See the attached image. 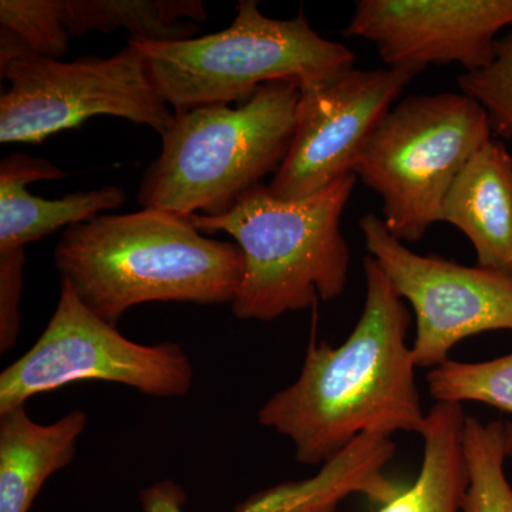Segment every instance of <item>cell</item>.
<instances>
[{
  "mask_svg": "<svg viewBox=\"0 0 512 512\" xmlns=\"http://www.w3.org/2000/svg\"><path fill=\"white\" fill-rule=\"evenodd\" d=\"M363 271L365 306L348 339L312 342L298 379L258 410L303 466H323L362 434H421L426 423L407 345L412 313L376 259L367 255Z\"/></svg>",
  "mask_w": 512,
  "mask_h": 512,
  "instance_id": "cell-1",
  "label": "cell"
},
{
  "mask_svg": "<svg viewBox=\"0 0 512 512\" xmlns=\"http://www.w3.org/2000/svg\"><path fill=\"white\" fill-rule=\"evenodd\" d=\"M53 256L62 281L114 326L144 303L232 305L244 276L237 244L205 237L190 217L158 208L64 229Z\"/></svg>",
  "mask_w": 512,
  "mask_h": 512,
  "instance_id": "cell-2",
  "label": "cell"
},
{
  "mask_svg": "<svg viewBox=\"0 0 512 512\" xmlns=\"http://www.w3.org/2000/svg\"><path fill=\"white\" fill-rule=\"evenodd\" d=\"M356 181L355 174L343 175L295 201L278 200L259 184L227 214L191 215L198 231L231 235L244 255V276L231 305L235 318L271 322L342 295L350 247L340 225Z\"/></svg>",
  "mask_w": 512,
  "mask_h": 512,
  "instance_id": "cell-3",
  "label": "cell"
},
{
  "mask_svg": "<svg viewBox=\"0 0 512 512\" xmlns=\"http://www.w3.org/2000/svg\"><path fill=\"white\" fill-rule=\"evenodd\" d=\"M301 89L272 82L238 107L207 106L174 113L160 156L138 191L143 208L181 217H220L281 167L296 127Z\"/></svg>",
  "mask_w": 512,
  "mask_h": 512,
  "instance_id": "cell-4",
  "label": "cell"
},
{
  "mask_svg": "<svg viewBox=\"0 0 512 512\" xmlns=\"http://www.w3.org/2000/svg\"><path fill=\"white\" fill-rule=\"evenodd\" d=\"M161 99L175 113L247 101L272 82L299 89L326 86L355 69V53L325 39L299 13L264 15L256 0H241L227 29L184 40H136Z\"/></svg>",
  "mask_w": 512,
  "mask_h": 512,
  "instance_id": "cell-5",
  "label": "cell"
},
{
  "mask_svg": "<svg viewBox=\"0 0 512 512\" xmlns=\"http://www.w3.org/2000/svg\"><path fill=\"white\" fill-rule=\"evenodd\" d=\"M491 138L487 113L467 94L409 96L384 116L353 174L379 195L387 229L413 244L439 222L451 184Z\"/></svg>",
  "mask_w": 512,
  "mask_h": 512,
  "instance_id": "cell-6",
  "label": "cell"
},
{
  "mask_svg": "<svg viewBox=\"0 0 512 512\" xmlns=\"http://www.w3.org/2000/svg\"><path fill=\"white\" fill-rule=\"evenodd\" d=\"M97 380L124 384L146 396L184 397L194 369L178 343L141 345L90 311L66 282L46 329L0 375V413L69 384Z\"/></svg>",
  "mask_w": 512,
  "mask_h": 512,
  "instance_id": "cell-7",
  "label": "cell"
},
{
  "mask_svg": "<svg viewBox=\"0 0 512 512\" xmlns=\"http://www.w3.org/2000/svg\"><path fill=\"white\" fill-rule=\"evenodd\" d=\"M0 143L42 144L96 116H114L163 136L175 114L161 99L133 43L116 55L74 62L26 57L0 67Z\"/></svg>",
  "mask_w": 512,
  "mask_h": 512,
  "instance_id": "cell-8",
  "label": "cell"
},
{
  "mask_svg": "<svg viewBox=\"0 0 512 512\" xmlns=\"http://www.w3.org/2000/svg\"><path fill=\"white\" fill-rule=\"evenodd\" d=\"M359 228L366 249L416 316L412 350L417 367L450 360L461 340L512 330V278L436 255H419L394 237L382 218L366 214Z\"/></svg>",
  "mask_w": 512,
  "mask_h": 512,
  "instance_id": "cell-9",
  "label": "cell"
},
{
  "mask_svg": "<svg viewBox=\"0 0 512 512\" xmlns=\"http://www.w3.org/2000/svg\"><path fill=\"white\" fill-rule=\"evenodd\" d=\"M402 70H350L326 86L301 90L295 134L269 191L278 200L311 197L353 174L357 158L412 82Z\"/></svg>",
  "mask_w": 512,
  "mask_h": 512,
  "instance_id": "cell-10",
  "label": "cell"
},
{
  "mask_svg": "<svg viewBox=\"0 0 512 512\" xmlns=\"http://www.w3.org/2000/svg\"><path fill=\"white\" fill-rule=\"evenodd\" d=\"M505 28L512 0H360L343 35L373 43L387 67L414 77L433 64L483 69Z\"/></svg>",
  "mask_w": 512,
  "mask_h": 512,
  "instance_id": "cell-11",
  "label": "cell"
},
{
  "mask_svg": "<svg viewBox=\"0 0 512 512\" xmlns=\"http://www.w3.org/2000/svg\"><path fill=\"white\" fill-rule=\"evenodd\" d=\"M396 443L383 434H362L320 466L315 476L285 481L259 491L235 512H339L353 495L372 504L390 503L404 487L387 474ZM143 512H184L187 494L173 480L158 481L140 493Z\"/></svg>",
  "mask_w": 512,
  "mask_h": 512,
  "instance_id": "cell-12",
  "label": "cell"
},
{
  "mask_svg": "<svg viewBox=\"0 0 512 512\" xmlns=\"http://www.w3.org/2000/svg\"><path fill=\"white\" fill-rule=\"evenodd\" d=\"M439 222L463 232L477 265L512 278V156L488 140L464 165L446 195Z\"/></svg>",
  "mask_w": 512,
  "mask_h": 512,
  "instance_id": "cell-13",
  "label": "cell"
},
{
  "mask_svg": "<svg viewBox=\"0 0 512 512\" xmlns=\"http://www.w3.org/2000/svg\"><path fill=\"white\" fill-rule=\"evenodd\" d=\"M66 177L60 168L29 154L13 153L0 163V249L25 248L60 228L93 220L127 201L119 185L66 195L59 200L35 197L28 185Z\"/></svg>",
  "mask_w": 512,
  "mask_h": 512,
  "instance_id": "cell-14",
  "label": "cell"
},
{
  "mask_svg": "<svg viewBox=\"0 0 512 512\" xmlns=\"http://www.w3.org/2000/svg\"><path fill=\"white\" fill-rule=\"evenodd\" d=\"M87 421L82 410L50 424L26 406L0 413V512L30 511L46 481L72 463Z\"/></svg>",
  "mask_w": 512,
  "mask_h": 512,
  "instance_id": "cell-15",
  "label": "cell"
},
{
  "mask_svg": "<svg viewBox=\"0 0 512 512\" xmlns=\"http://www.w3.org/2000/svg\"><path fill=\"white\" fill-rule=\"evenodd\" d=\"M463 404L436 402L427 413L419 476L376 512H463L468 471L463 453Z\"/></svg>",
  "mask_w": 512,
  "mask_h": 512,
  "instance_id": "cell-16",
  "label": "cell"
},
{
  "mask_svg": "<svg viewBox=\"0 0 512 512\" xmlns=\"http://www.w3.org/2000/svg\"><path fill=\"white\" fill-rule=\"evenodd\" d=\"M70 35L113 33L124 29L136 40H184L207 20L200 0H62Z\"/></svg>",
  "mask_w": 512,
  "mask_h": 512,
  "instance_id": "cell-17",
  "label": "cell"
},
{
  "mask_svg": "<svg viewBox=\"0 0 512 512\" xmlns=\"http://www.w3.org/2000/svg\"><path fill=\"white\" fill-rule=\"evenodd\" d=\"M463 453L468 471L463 512H512V485L505 476L510 457L507 423L466 416Z\"/></svg>",
  "mask_w": 512,
  "mask_h": 512,
  "instance_id": "cell-18",
  "label": "cell"
},
{
  "mask_svg": "<svg viewBox=\"0 0 512 512\" xmlns=\"http://www.w3.org/2000/svg\"><path fill=\"white\" fill-rule=\"evenodd\" d=\"M62 0L0 2V67L26 57L59 60L69 50Z\"/></svg>",
  "mask_w": 512,
  "mask_h": 512,
  "instance_id": "cell-19",
  "label": "cell"
},
{
  "mask_svg": "<svg viewBox=\"0 0 512 512\" xmlns=\"http://www.w3.org/2000/svg\"><path fill=\"white\" fill-rule=\"evenodd\" d=\"M426 382L436 402H477L512 414V353L485 362L448 360Z\"/></svg>",
  "mask_w": 512,
  "mask_h": 512,
  "instance_id": "cell-20",
  "label": "cell"
},
{
  "mask_svg": "<svg viewBox=\"0 0 512 512\" xmlns=\"http://www.w3.org/2000/svg\"><path fill=\"white\" fill-rule=\"evenodd\" d=\"M457 82L461 93L483 107L493 133L512 138V30L495 43L493 62L460 74Z\"/></svg>",
  "mask_w": 512,
  "mask_h": 512,
  "instance_id": "cell-21",
  "label": "cell"
},
{
  "mask_svg": "<svg viewBox=\"0 0 512 512\" xmlns=\"http://www.w3.org/2000/svg\"><path fill=\"white\" fill-rule=\"evenodd\" d=\"M25 248L0 249V352L16 345L20 333V299L25 271Z\"/></svg>",
  "mask_w": 512,
  "mask_h": 512,
  "instance_id": "cell-22",
  "label": "cell"
},
{
  "mask_svg": "<svg viewBox=\"0 0 512 512\" xmlns=\"http://www.w3.org/2000/svg\"><path fill=\"white\" fill-rule=\"evenodd\" d=\"M508 427V444H510V458H512V423H507Z\"/></svg>",
  "mask_w": 512,
  "mask_h": 512,
  "instance_id": "cell-23",
  "label": "cell"
}]
</instances>
